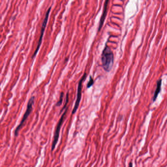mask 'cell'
<instances>
[{
	"mask_svg": "<svg viewBox=\"0 0 167 167\" xmlns=\"http://www.w3.org/2000/svg\"><path fill=\"white\" fill-rule=\"evenodd\" d=\"M102 67L105 71L110 72L114 63V54L110 47L105 45L101 56Z\"/></svg>",
	"mask_w": 167,
	"mask_h": 167,
	"instance_id": "6da1fadb",
	"label": "cell"
},
{
	"mask_svg": "<svg viewBox=\"0 0 167 167\" xmlns=\"http://www.w3.org/2000/svg\"><path fill=\"white\" fill-rule=\"evenodd\" d=\"M34 100H35V97L34 96L31 97L30 98L28 103H27V109H26L25 114L24 115L22 120H21V122L19 124L16 128L15 130L14 131L15 136L17 137L18 136L19 131L20 130H21V127H22V126L23 125L24 123H25L28 116L31 113V111L33 110V107L34 102Z\"/></svg>",
	"mask_w": 167,
	"mask_h": 167,
	"instance_id": "7a4b0ae2",
	"label": "cell"
},
{
	"mask_svg": "<svg viewBox=\"0 0 167 167\" xmlns=\"http://www.w3.org/2000/svg\"><path fill=\"white\" fill-rule=\"evenodd\" d=\"M68 108H66L65 109V111L63 113L61 116V118L60 119L57 124V126L56 127V130H55V134H54V137H53V142L52 143V152L56 148V145L58 142V138L59 136V132L60 129H61V126H62L63 123L64 119H65V116H66V113L67 112Z\"/></svg>",
	"mask_w": 167,
	"mask_h": 167,
	"instance_id": "3957f363",
	"label": "cell"
},
{
	"mask_svg": "<svg viewBox=\"0 0 167 167\" xmlns=\"http://www.w3.org/2000/svg\"><path fill=\"white\" fill-rule=\"evenodd\" d=\"M51 10V7H50L49 8V9H48V11H47L46 12V13L45 17V18H44L42 25L41 30V32H40V37H39V40H38V42L37 46V47L36 48V49H35V51L34 52V53L33 54L32 57H31V58H33V59L37 55V53L38 52V50H39V48H40L41 44L43 34H44L45 30L46 27V26H47V22H48V18H49V14L50 13Z\"/></svg>",
	"mask_w": 167,
	"mask_h": 167,
	"instance_id": "277c9868",
	"label": "cell"
},
{
	"mask_svg": "<svg viewBox=\"0 0 167 167\" xmlns=\"http://www.w3.org/2000/svg\"><path fill=\"white\" fill-rule=\"evenodd\" d=\"M87 74L86 73H84L83 76H82L81 79L79 80V84H78V92H77V97H76V101H75V104L72 111V115L75 114L76 112V110H78L79 106V104H80V100L82 98V83L83 81L86 79L87 77Z\"/></svg>",
	"mask_w": 167,
	"mask_h": 167,
	"instance_id": "5b68a950",
	"label": "cell"
},
{
	"mask_svg": "<svg viewBox=\"0 0 167 167\" xmlns=\"http://www.w3.org/2000/svg\"><path fill=\"white\" fill-rule=\"evenodd\" d=\"M109 1H106L104 3V11L102 12V15H101V18L100 19V23H99V26L98 27V31H100V30H101L102 28V26L104 25V22L105 21V18L106 17V15L108 13V4L109 3Z\"/></svg>",
	"mask_w": 167,
	"mask_h": 167,
	"instance_id": "8992f818",
	"label": "cell"
},
{
	"mask_svg": "<svg viewBox=\"0 0 167 167\" xmlns=\"http://www.w3.org/2000/svg\"><path fill=\"white\" fill-rule=\"evenodd\" d=\"M161 85H162V79H159L157 82L156 88L155 92H154V95H153V102L156 100L161 90Z\"/></svg>",
	"mask_w": 167,
	"mask_h": 167,
	"instance_id": "52a82bcc",
	"label": "cell"
},
{
	"mask_svg": "<svg viewBox=\"0 0 167 167\" xmlns=\"http://www.w3.org/2000/svg\"><path fill=\"white\" fill-rule=\"evenodd\" d=\"M63 92H61L60 95L59 99L56 104V106H60L62 104V102H63Z\"/></svg>",
	"mask_w": 167,
	"mask_h": 167,
	"instance_id": "ba28073f",
	"label": "cell"
},
{
	"mask_svg": "<svg viewBox=\"0 0 167 167\" xmlns=\"http://www.w3.org/2000/svg\"><path fill=\"white\" fill-rule=\"evenodd\" d=\"M68 101H69V94L68 93L67 94H66V101H65V104L64 105L63 107L62 108V109H61V111H60V113H62V111L64 110V109H66L67 108V105L68 103Z\"/></svg>",
	"mask_w": 167,
	"mask_h": 167,
	"instance_id": "9c48e42d",
	"label": "cell"
},
{
	"mask_svg": "<svg viewBox=\"0 0 167 167\" xmlns=\"http://www.w3.org/2000/svg\"><path fill=\"white\" fill-rule=\"evenodd\" d=\"M94 83V81L93 78H92V76L90 77L89 80L88 81V83L87 84V88H89L90 87H91Z\"/></svg>",
	"mask_w": 167,
	"mask_h": 167,
	"instance_id": "30bf717a",
	"label": "cell"
},
{
	"mask_svg": "<svg viewBox=\"0 0 167 167\" xmlns=\"http://www.w3.org/2000/svg\"><path fill=\"white\" fill-rule=\"evenodd\" d=\"M128 167H133V163L132 162H130L129 165H128Z\"/></svg>",
	"mask_w": 167,
	"mask_h": 167,
	"instance_id": "8fae6325",
	"label": "cell"
}]
</instances>
